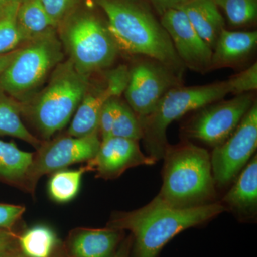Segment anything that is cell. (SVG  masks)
<instances>
[{
    "mask_svg": "<svg viewBox=\"0 0 257 257\" xmlns=\"http://www.w3.org/2000/svg\"><path fill=\"white\" fill-rule=\"evenodd\" d=\"M226 210V207L219 202L179 209L156 197L136 210L113 213L106 226L132 233L134 257H157L164 246L179 233L204 224Z\"/></svg>",
    "mask_w": 257,
    "mask_h": 257,
    "instance_id": "6da1fadb",
    "label": "cell"
},
{
    "mask_svg": "<svg viewBox=\"0 0 257 257\" xmlns=\"http://www.w3.org/2000/svg\"><path fill=\"white\" fill-rule=\"evenodd\" d=\"M108 19L107 28L119 50L149 57L181 78L184 67L168 33L153 15L125 0H98Z\"/></svg>",
    "mask_w": 257,
    "mask_h": 257,
    "instance_id": "7a4b0ae2",
    "label": "cell"
},
{
    "mask_svg": "<svg viewBox=\"0 0 257 257\" xmlns=\"http://www.w3.org/2000/svg\"><path fill=\"white\" fill-rule=\"evenodd\" d=\"M160 200L171 207L186 209L214 202L215 183L211 155L190 143L167 145L163 158Z\"/></svg>",
    "mask_w": 257,
    "mask_h": 257,
    "instance_id": "3957f363",
    "label": "cell"
},
{
    "mask_svg": "<svg viewBox=\"0 0 257 257\" xmlns=\"http://www.w3.org/2000/svg\"><path fill=\"white\" fill-rule=\"evenodd\" d=\"M89 75L79 72L68 60L54 69L48 84L28 104L22 114L30 116L41 136L49 140L67 124L89 86Z\"/></svg>",
    "mask_w": 257,
    "mask_h": 257,
    "instance_id": "277c9868",
    "label": "cell"
},
{
    "mask_svg": "<svg viewBox=\"0 0 257 257\" xmlns=\"http://www.w3.org/2000/svg\"><path fill=\"white\" fill-rule=\"evenodd\" d=\"M231 94L229 80L193 87L172 88L159 101L155 110L140 118L143 140L148 156L155 161L163 158L169 143L167 130L176 120L190 111L220 101Z\"/></svg>",
    "mask_w": 257,
    "mask_h": 257,
    "instance_id": "5b68a950",
    "label": "cell"
},
{
    "mask_svg": "<svg viewBox=\"0 0 257 257\" xmlns=\"http://www.w3.org/2000/svg\"><path fill=\"white\" fill-rule=\"evenodd\" d=\"M62 51L63 46L55 30L25 42L0 75V90L19 102H25L62 62Z\"/></svg>",
    "mask_w": 257,
    "mask_h": 257,
    "instance_id": "8992f818",
    "label": "cell"
},
{
    "mask_svg": "<svg viewBox=\"0 0 257 257\" xmlns=\"http://www.w3.org/2000/svg\"><path fill=\"white\" fill-rule=\"evenodd\" d=\"M60 39L69 60L87 75L111 66L119 51L108 28L92 15L71 18L62 27Z\"/></svg>",
    "mask_w": 257,
    "mask_h": 257,
    "instance_id": "52a82bcc",
    "label": "cell"
},
{
    "mask_svg": "<svg viewBox=\"0 0 257 257\" xmlns=\"http://www.w3.org/2000/svg\"><path fill=\"white\" fill-rule=\"evenodd\" d=\"M99 135V131L80 138L67 135L42 143L34 154L27 178L26 192L34 195L37 184L43 176L94 158L100 146Z\"/></svg>",
    "mask_w": 257,
    "mask_h": 257,
    "instance_id": "ba28073f",
    "label": "cell"
},
{
    "mask_svg": "<svg viewBox=\"0 0 257 257\" xmlns=\"http://www.w3.org/2000/svg\"><path fill=\"white\" fill-rule=\"evenodd\" d=\"M254 104L251 94H240L226 101L204 106L185 125L184 134L213 147L224 143L234 133L244 115Z\"/></svg>",
    "mask_w": 257,
    "mask_h": 257,
    "instance_id": "9c48e42d",
    "label": "cell"
},
{
    "mask_svg": "<svg viewBox=\"0 0 257 257\" xmlns=\"http://www.w3.org/2000/svg\"><path fill=\"white\" fill-rule=\"evenodd\" d=\"M257 147V105L254 103L224 143L214 147L211 170L216 187L229 185L247 165Z\"/></svg>",
    "mask_w": 257,
    "mask_h": 257,
    "instance_id": "30bf717a",
    "label": "cell"
},
{
    "mask_svg": "<svg viewBox=\"0 0 257 257\" xmlns=\"http://www.w3.org/2000/svg\"><path fill=\"white\" fill-rule=\"evenodd\" d=\"M179 81L165 66L154 60L145 61L130 70L125 98L140 119L151 114L166 93L180 85Z\"/></svg>",
    "mask_w": 257,
    "mask_h": 257,
    "instance_id": "8fae6325",
    "label": "cell"
},
{
    "mask_svg": "<svg viewBox=\"0 0 257 257\" xmlns=\"http://www.w3.org/2000/svg\"><path fill=\"white\" fill-rule=\"evenodd\" d=\"M161 24L184 67L202 74L211 69L213 51L198 35L182 8L166 11Z\"/></svg>",
    "mask_w": 257,
    "mask_h": 257,
    "instance_id": "7c38bea8",
    "label": "cell"
},
{
    "mask_svg": "<svg viewBox=\"0 0 257 257\" xmlns=\"http://www.w3.org/2000/svg\"><path fill=\"white\" fill-rule=\"evenodd\" d=\"M130 70L125 65L111 69L106 74V86L99 90H90L89 86L74 113L67 135L80 138L99 131L101 108L112 98L124 92L130 79Z\"/></svg>",
    "mask_w": 257,
    "mask_h": 257,
    "instance_id": "4fadbf2b",
    "label": "cell"
},
{
    "mask_svg": "<svg viewBox=\"0 0 257 257\" xmlns=\"http://www.w3.org/2000/svg\"><path fill=\"white\" fill-rule=\"evenodd\" d=\"M156 161L140 150L138 141L116 137L101 140L94 158L87 162L88 172H95L96 177L104 179L118 178L130 168L153 165Z\"/></svg>",
    "mask_w": 257,
    "mask_h": 257,
    "instance_id": "5bb4252c",
    "label": "cell"
},
{
    "mask_svg": "<svg viewBox=\"0 0 257 257\" xmlns=\"http://www.w3.org/2000/svg\"><path fill=\"white\" fill-rule=\"evenodd\" d=\"M122 230L77 229L69 236L68 248L72 257H111L121 241Z\"/></svg>",
    "mask_w": 257,
    "mask_h": 257,
    "instance_id": "9a60e30c",
    "label": "cell"
},
{
    "mask_svg": "<svg viewBox=\"0 0 257 257\" xmlns=\"http://www.w3.org/2000/svg\"><path fill=\"white\" fill-rule=\"evenodd\" d=\"M223 202L240 217L255 216L257 208L256 155L240 172L236 182L223 198Z\"/></svg>",
    "mask_w": 257,
    "mask_h": 257,
    "instance_id": "2e32d148",
    "label": "cell"
},
{
    "mask_svg": "<svg viewBox=\"0 0 257 257\" xmlns=\"http://www.w3.org/2000/svg\"><path fill=\"white\" fill-rule=\"evenodd\" d=\"M180 8L198 35L213 50L224 29V20L215 0H187Z\"/></svg>",
    "mask_w": 257,
    "mask_h": 257,
    "instance_id": "e0dca14e",
    "label": "cell"
},
{
    "mask_svg": "<svg viewBox=\"0 0 257 257\" xmlns=\"http://www.w3.org/2000/svg\"><path fill=\"white\" fill-rule=\"evenodd\" d=\"M257 43V32L224 29L213 49L211 69L229 67L247 57Z\"/></svg>",
    "mask_w": 257,
    "mask_h": 257,
    "instance_id": "ac0fdd59",
    "label": "cell"
},
{
    "mask_svg": "<svg viewBox=\"0 0 257 257\" xmlns=\"http://www.w3.org/2000/svg\"><path fill=\"white\" fill-rule=\"evenodd\" d=\"M34 153L13 143L0 140V181L26 192L27 178Z\"/></svg>",
    "mask_w": 257,
    "mask_h": 257,
    "instance_id": "d6986e66",
    "label": "cell"
},
{
    "mask_svg": "<svg viewBox=\"0 0 257 257\" xmlns=\"http://www.w3.org/2000/svg\"><path fill=\"white\" fill-rule=\"evenodd\" d=\"M21 114L20 102L0 90V135L20 139L37 150L43 143L26 128Z\"/></svg>",
    "mask_w": 257,
    "mask_h": 257,
    "instance_id": "ffe728a7",
    "label": "cell"
},
{
    "mask_svg": "<svg viewBox=\"0 0 257 257\" xmlns=\"http://www.w3.org/2000/svg\"><path fill=\"white\" fill-rule=\"evenodd\" d=\"M18 22L25 43L55 30L57 27L40 0H22L18 10Z\"/></svg>",
    "mask_w": 257,
    "mask_h": 257,
    "instance_id": "44dd1931",
    "label": "cell"
},
{
    "mask_svg": "<svg viewBox=\"0 0 257 257\" xmlns=\"http://www.w3.org/2000/svg\"><path fill=\"white\" fill-rule=\"evenodd\" d=\"M57 243L54 230L43 224L27 229L19 238L20 250L28 257H50Z\"/></svg>",
    "mask_w": 257,
    "mask_h": 257,
    "instance_id": "7402d4cb",
    "label": "cell"
},
{
    "mask_svg": "<svg viewBox=\"0 0 257 257\" xmlns=\"http://www.w3.org/2000/svg\"><path fill=\"white\" fill-rule=\"evenodd\" d=\"M87 167L78 170H62L54 172L47 185V192L54 202L64 204L73 200L80 189L83 175Z\"/></svg>",
    "mask_w": 257,
    "mask_h": 257,
    "instance_id": "603a6c76",
    "label": "cell"
},
{
    "mask_svg": "<svg viewBox=\"0 0 257 257\" xmlns=\"http://www.w3.org/2000/svg\"><path fill=\"white\" fill-rule=\"evenodd\" d=\"M20 3L10 0L0 8V55L13 52L25 44L18 22Z\"/></svg>",
    "mask_w": 257,
    "mask_h": 257,
    "instance_id": "cb8c5ba5",
    "label": "cell"
},
{
    "mask_svg": "<svg viewBox=\"0 0 257 257\" xmlns=\"http://www.w3.org/2000/svg\"><path fill=\"white\" fill-rule=\"evenodd\" d=\"M110 137L139 141L143 138V130L138 115L128 105L119 100Z\"/></svg>",
    "mask_w": 257,
    "mask_h": 257,
    "instance_id": "d4e9b609",
    "label": "cell"
},
{
    "mask_svg": "<svg viewBox=\"0 0 257 257\" xmlns=\"http://www.w3.org/2000/svg\"><path fill=\"white\" fill-rule=\"evenodd\" d=\"M226 13L229 23L236 26L244 25L256 18V0H215Z\"/></svg>",
    "mask_w": 257,
    "mask_h": 257,
    "instance_id": "484cf974",
    "label": "cell"
},
{
    "mask_svg": "<svg viewBox=\"0 0 257 257\" xmlns=\"http://www.w3.org/2000/svg\"><path fill=\"white\" fill-rule=\"evenodd\" d=\"M231 94L235 95L246 94L257 89V64H253L239 74H235L229 79Z\"/></svg>",
    "mask_w": 257,
    "mask_h": 257,
    "instance_id": "4316f807",
    "label": "cell"
},
{
    "mask_svg": "<svg viewBox=\"0 0 257 257\" xmlns=\"http://www.w3.org/2000/svg\"><path fill=\"white\" fill-rule=\"evenodd\" d=\"M44 9L58 26L70 14L79 0H40Z\"/></svg>",
    "mask_w": 257,
    "mask_h": 257,
    "instance_id": "83f0119b",
    "label": "cell"
},
{
    "mask_svg": "<svg viewBox=\"0 0 257 257\" xmlns=\"http://www.w3.org/2000/svg\"><path fill=\"white\" fill-rule=\"evenodd\" d=\"M119 99L118 98H112L106 101L101 108L99 121V132L101 135V140L110 137L113 124L119 107Z\"/></svg>",
    "mask_w": 257,
    "mask_h": 257,
    "instance_id": "f1b7e54d",
    "label": "cell"
},
{
    "mask_svg": "<svg viewBox=\"0 0 257 257\" xmlns=\"http://www.w3.org/2000/svg\"><path fill=\"white\" fill-rule=\"evenodd\" d=\"M25 211V207L0 204V229L11 230Z\"/></svg>",
    "mask_w": 257,
    "mask_h": 257,
    "instance_id": "f546056e",
    "label": "cell"
},
{
    "mask_svg": "<svg viewBox=\"0 0 257 257\" xmlns=\"http://www.w3.org/2000/svg\"><path fill=\"white\" fill-rule=\"evenodd\" d=\"M161 15L167 10L180 8L187 0H150Z\"/></svg>",
    "mask_w": 257,
    "mask_h": 257,
    "instance_id": "4dcf8cb0",
    "label": "cell"
},
{
    "mask_svg": "<svg viewBox=\"0 0 257 257\" xmlns=\"http://www.w3.org/2000/svg\"><path fill=\"white\" fill-rule=\"evenodd\" d=\"M14 236L11 230L0 229V251L11 246Z\"/></svg>",
    "mask_w": 257,
    "mask_h": 257,
    "instance_id": "1f68e13d",
    "label": "cell"
},
{
    "mask_svg": "<svg viewBox=\"0 0 257 257\" xmlns=\"http://www.w3.org/2000/svg\"><path fill=\"white\" fill-rule=\"evenodd\" d=\"M133 243V236H130L111 257H130V248Z\"/></svg>",
    "mask_w": 257,
    "mask_h": 257,
    "instance_id": "d6a6232c",
    "label": "cell"
},
{
    "mask_svg": "<svg viewBox=\"0 0 257 257\" xmlns=\"http://www.w3.org/2000/svg\"><path fill=\"white\" fill-rule=\"evenodd\" d=\"M18 49L9 52V53L4 54V55H0V75L4 72L5 69L8 67L11 61L14 58Z\"/></svg>",
    "mask_w": 257,
    "mask_h": 257,
    "instance_id": "836d02e7",
    "label": "cell"
},
{
    "mask_svg": "<svg viewBox=\"0 0 257 257\" xmlns=\"http://www.w3.org/2000/svg\"><path fill=\"white\" fill-rule=\"evenodd\" d=\"M11 246L0 251V257H28L25 256L21 251L13 249Z\"/></svg>",
    "mask_w": 257,
    "mask_h": 257,
    "instance_id": "e575fe53",
    "label": "cell"
},
{
    "mask_svg": "<svg viewBox=\"0 0 257 257\" xmlns=\"http://www.w3.org/2000/svg\"><path fill=\"white\" fill-rule=\"evenodd\" d=\"M10 1V0H0V8H1L2 6H3V5L7 4V3Z\"/></svg>",
    "mask_w": 257,
    "mask_h": 257,
    "instance_id": "d590c367",
    "label": "cell"
},
{
    "mask_svg": "<svg viewBox=\"0 0 257 257\" xmlns=\"http://www.w3.org/2000/svg\"><path fill=\"white\" fill-rule=\"evenodd\" d=\"M16 1H20V2H21L22 0H16Z\"/></svg>",
    "mask_w": 257,
    "mask_h": 257,
    "instance_id": "8d00e7d4",
    "label": "cell"
}]
</instances>
